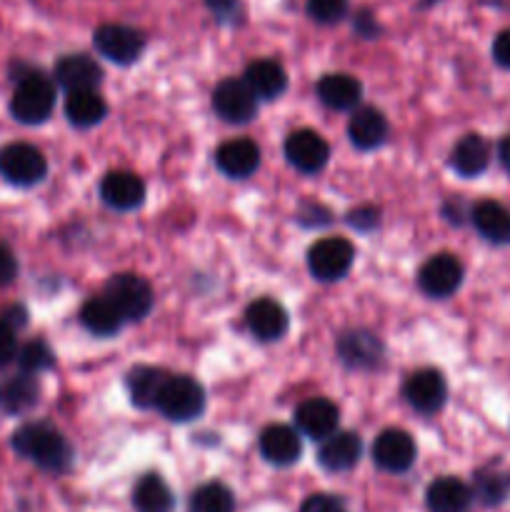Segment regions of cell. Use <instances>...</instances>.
<instances>
[{"mask_svg":"<svg viewBox=\"0 0 510 512\" xmlns=\"http://www.w3.org/2000/svg\"><path fill=\"white\" fill-rule=\"evenodd\" d=\"M18 365H20V373H28V375H38L43 370H50L55 363V355L53 350L48 348V343L43 340H30L25 343L23 348L18 350Z\"/></svg>","mask_w":510,"mask_h":512,"instance_id":"836d02e7","label":"cell"},{"mask_svg":"<svg viewBox=\"0 0 510 512\" xmlns=\"http://www.w3.org/2000/svg\"><path fill=\"white\" fill-rule=\"evenodd\" d=\"M445 398H448V385L443 375L433 368L415 370L405 383V400L410 408L423 415L438 413L445 405Z\"/></svg>","mask_w":510,"mask_h":512,"instance_id":"7c38bea8","label":"cell"},{"mask_svg":"<svg viewBox=\"0 0 510 512\" xmlns=\"http://www.w3.org/2000/svg\"><path fill=\"white\" fill-rule=\"evenodd\" d=\"M355 248L348 238H323L308 250V270L315 280L335 283L350 270Z\"/></svg>","mask_w":510,"mask_h":512,"instance_id":"5b68a950","label":"cell"},{"mask_svg":"<svg viewBox=\"0 0 510 512\" xmlns=\"http://www.w3.org/2000/svg\"><path fill=\"white\" fill-rule=\"evenodd\" d=\"M498 158H500V165H503V168L510 173V135H508V138L500 140V145H498Z\"/></svg>","mask_w":510,"mask_h":512,"instance_id":"7bdbcfd3","label":"cell"},{"mask_svg":"<svg viewBox=\"0 0 510 512\" xmlns=\"http://www.w3.org/2000/svg\"><path fill=\"white\" fill-rule=\"evenodd\" d=\"M55 108L53 80L40 73H25L18 78L15 93L10 98V115L18 123L38 125L50 118Z\"/></svg>","mask_w":510,"mask_h":512,"instance_id":"7a4b0ae2","label":"cell"},{"mask_svg":"<svg viewBox=\"0 0 510 512\" xmlns=\"http://www.w3.org/2000/svg\"><path fill=\"white\" fill-rule=\"evenodd\" d=\"M155 408L173 423H188L205 408L203 385L190 375H168Z\"/></svg>","mask_w":510,"mask_h":512,"instance_id":"3957f363","label":"cell"},{"mask_svg":"<svg viewBox=\"0 0 510 512\" xmlns=\"http://www.w3.org/2000/svg\"><path fill=\"white\" fill-rule=\"evenodd\" d=\"M300 512H348L345 503L335 495L328 493H318V495H310L303 505H300Z\"/></svg>","mask_w":510,"mask_h":512,"instance_id":"d590c367","label":"cell"},{"mask_svg":"<svg viewBox=\"0 0 510 512\" xmlns=\"http://www.w3.org/2000/svg\"><path fill=\"white\" fill-rule=\"evenodd\" d=\"M475 230L483 235L488 243L505 245L510 243V210L495 200H483L470 213Z\"/></svg>","mask_w":510,"mask_h":512,"instance_id":"d4e9b609","label":"cell"},{"mask_svg":"<svg viewBox=\"0 0 510 512\" xmlns=\"http://www.w3.org/2000/svg\"><path fill=\"white\" fill-rule=\"evenodd\" d=\"M15 453L33 460L48 473H63L73 463V450L68 440L48 423H25L13 433Z\"/></svg>","mask_w":510,"mask_h":512,"instance_id":"6da1fadb","label":"cell"},{"mask_svg":"<svg viewBox=\"0 0 510 512\" xmlns=\"http://www.w3.org/2000/svg\"><path fill=\"white\" fill-rule=\"evenodd\" d=\"M105 110L108 108L98 90H80V93H68L65 98V115L75 128H93L105 118Z\"/></svg>","mask_w":510,"mask_h":512,"instance_id":"4dcf8cb0","label":"cell"},{"mask_svg":"<svg viewBox=\"0 0 510 512\" xmlns=\"http://www.w3.org/2000/svg\"><path fill=\"white\" fill-rule=\"evenodd\" d=\"M350 143L360 150H375L388 138V120L378 108H355L353 118L348 123Z\"/></svg>","mask_w":510,"mask_h":512,"instance_id":"ffe728a7","label":"cell"},{"mask_svg":"<svg viewBox=\"0 0 510 512\" xmlns=\"http://www.w3.org/2000/svg\"><path fill=\"white\" fill-rule=\"evenodd\" d=\"M105 298L120 310L125 320H143L153 308V288L133 273L113 275L105 285Z\"/></svg>","mask_w":510,"mask_h":512,"instance_id":"277c9868","label":"cell"},{"mask_svg":"<svg viewBox=\"0 0 510 512\" xmlns=\"http://www.w3.org/2000/svg\"><path fill=\"white\" fill-rule=\"evenodd\" d=\"M315 90H318L320 103L328 105V108H333V110L358 108L360 95H363V88H360L358 78H353V75H348V73L323 75Z\"/></svg>","mask_w":510,"mask_h":512,"instance_id":"cb8c5ba5","label":"cell"},{"mask_svg":"<svg viewBox=\"0 0 510 512\" xmlns=\"http://www.w3.org/2000/svg\"><path fill=\"white\" fill-rule=\"evenodd\" d=\"M133 505L138 512H170L175 508L173 490L160 475L148 473L133 488Z\"/></svg>","mask_w":510,"mask_h":512,"instance_id":"f546056e","label":"cell"},{"mask_svg":"<svg viewBox=\"0 0 510 512\" xmlns=\"http://www.w3.org/2000/svg\"><path fill=\"white\" fill-rule=\"evenodd\" d=\"M348 13V0H308V15L315 23H338Z\"/></svg>","mask_w":510,"mask_h":512,"instance_id":"e575fe53","label":"cell"},{"mask_svg":"<svg viewBox=\"0 0 510 512\" xmlns=\"http://www.w3.org/2000/svg\"><path fill=\"white\" fill-rule=\"evenodd\" d=\"M213 110L225 123L243 125L258 115V98L243 78H225L213 90Z\"/></svg>","mask_w":510,"mask_h":512,"instance_id":"52a82bcc","label":"cell"},{"mask_svg":"<svg viewBox=\"0 0 510 512\" xmlns=\"http://www.w3.org/2000/svg\"><path fill=\"white\" fill-rule=\"evenodd\" d=\"M378 215L375 208H358L348 215V223L358 230H373L378 225Z\"/></svg>","mask_w":510,"mask_h":512,"instance_id":"ab89813d","label":"cell"},{"mask_svg":"<svg viewBox=\"0 0 510 512\" xmlns=\"http://www.w3.org/2000/svg\"><path fill=\"white\" fill-rule=\"evenodd\" d=\"M243 80L258 100H273L288 88V73H285V68L278 60L268 58L253 60V63L245 68Z\"/></svg>","mask_w":510,"mask_h":512,"instance_id":"7402d4cb","label":"cell"},{"mask_svg":"<svg viewBox=\"0 0 510 512\" xmlns=\"http://www.w3.org/2000/svg\"><path fill=\"white\" fill-rule=\"evenodd\" d=\"M363 453V443L355 433H333L328 440H323L318 450V460L330 473H345L355 468Z\"/></svg>","mask_w":510,"mask_h":512,"instance_id":"44dd1931","label":"cell"},{"mask_svg":"<svg viewBox=\"0 0 510 512\" xmlns=\"http://www.w3.org/2000/svg\"><path fill=\"white\" fill-rule=\"evenodd\" d=\"M490 163V145L485 143V138L470 133L465 138L458 140V145L453 148V155H450V165L458 175L463 178H478Z\"/></svg>","mask_w":510,"mask_h":512,"instance_id":"484cf974","label":"cell"},{"mask_svg":"<svg viewBox=\"0 0 510 512\" xmlns=\"http://www.w3.org/2000/svg\"><path fill=\"white\" fill-rule=\"evenodd\" d=\"M0 323H5L10 330L18 333L23 325H28V310H25L23 305H10V308H5L3 313H0Z\"/></svg>","mask_w":510,"mask_h":512,"instance_id":"60d3db41","label":"cell"},{"mask_svg":"<svg viewBox=\"0 0 510 512\" xmlns=\"http://www.w3.org/2000/svg\"><path fill=\"white\" fill-rule=\"evenodd\" d=\"M93 43L103 58H108L110 63H118V65L135 63V60L143 55V48H145L143 33L130 28V25H120V23L100 25L93 35Z\"/></svg>","mask_w":510,"mask_h":512,"instance_id":"ba28073f","label":"cell"},{"mask_svg":"<svg viewBox=\"0 0 510 512\" xmlns=\"http://www.w3.org/2000/svg\"><path fill=\"white\" fill-rule=\"evenodd\" d=\"M205 3H208V8L213 10V15L218 20H228V23L238 20L240 0H205Z\"/></svg>","mask_w":510,"mask_h":512,"instance_id":"f35d334b","label":"cell"},{"mask_svg":"<svg viewBox=\"0 0 510 512\" xmlns=\"http://www.w3.org/2000/svg\"><path fill=\"white\" fill-rule=\"evenodd\" d=\"M40 385L35 375L18 373L0 385V410L10 415H23L38 403Z\"/></svg>","mask_w":510,"mask_h":512,"instance_id":"4316f807","label":"cell"},{"mask_svg":"<svg viewBox=\"0 0 510 512\" xmlns=\"http://www.w3.org/2000/svg\"><path fill=\"white\" fill-rule=\"evenodd\" d=\"M493 58L495 63L503 65V68H510V30H503V33L495 38Z\"/></svg>","mask_w":510,"mask_h":512,"instance_id":"b9f144b4","label":"cell"},{"mask_svg":"<svg viewBox=\"0 0 510 512\" xmlns=\"http://www.w3.org/2000/svg\"><path fill=\"white\" fill-rule=\"evenodd\" d=\"M415 453H418L415 440L400 428L383 430L373 445L375 465L385 473H405V470H410L415 463Z\"/></svg>","mask_w":510,"mask_h":512,"instance_id":"30bf717a","label":"cell"},{"mask_svg":"<svg viewBox=\"0 0 510 512\" xmlns=\"http://www.w3.org/2000/svg\"><path fill=\"white\" fill-rule=\"evenodd\" d=\"M285 158L300 173H318L325 168L330 158V148L325 143V138L315 130H295L285 140Z\"/></svg>","mask_w":510,"mask_h":512,"instance_id":"8fae6325","label":"cell"},{"mask_svg":"<svg viewBox=\"0 0 510 512\" xmlns=\"http://www.w3.org/2000/svg\"><path fill=\"white\" fill-rule=\"evenodd\" d=\"M300 435L298 430L290 428V425H268V428L260 433V453L268 463L280 465H293L300 458Z\"/></svg>","mask_w":510,"mask_h":512,"instance_id":"ac0fdd59","label":"cell"},{"mask_svg":"<svg viewBox=\"0 0 510 512\" xmlns=\"http://www.w3.org/2000/svg\"><path fill=\"white\" fill-rule=\"evenodd\" d=\"M475 495L483 505H500L510 495V473L500 468H483L475 473Z\"/></svg>","mask_w":510,"mask_h":512,"instance_id":"1f68e13d","label":"cell"},{"mask_svg":"<svg viewBox=\"0 0 510 512\" xmlns=\"http://www.w3.org/2000/svg\"><path fill=\"white\" fill-rule=\"evenodd\" d=\"M245 323H248L250 333L263 343H273L288 333V313L273 298H260L250 303L245 310Z\"/></svg>","mask_w":510,"mask_h":512,"instance_id":"5bb4252c","label":"cell"},{"mask_svg":"<svg viewBox=\"0 0 510 512\" xmlns=\"http://www.w3.org/2000/svg\"><path fill=\"white\" fill-rule=\"evenodd\" d=\"M338 355L348 368L368 370L380 363V358H383V345L368 330H350V333H345L340 338Z\"/></svg>","mask_w":510,"mask_h":512,"instance_id":"d6986e66","label":"cell"},{"mask_svg":"<svg viewBox=\"0 0 510 512\" xmlns=\"http://www.w3.org/2000/svg\"><path fill=\"white\" fill-rule=\"evenodd\" d=\"M425 503H428L430 512H465L473 503V490L463 480L445 475V478L430 483Z\"/></svg>","mask_w":510,"mask_h":512,"instance_id":"603a6c76","label":"cell"},{"mask_svg":"<svg viewBox=\"0 0 510 512\" xmlns=\"http://www.w3.org/2000/svg\"><path fill=\"white\" fill-rule=\"evenodd\" d=\"M165 380H168V373L160 368H153V365H138V368L130 370L128 378H125V385H128L133 405H138V408H155Z\"/></svg>","mask_w":510,"mask_h":512,"instance_id":"83f0119b","label":"cell"},{"mask_svg":"<svg viewBox=\"0 0 510 512\" xmlns=\"http://www.w3.org/2000/svg\"><path fill=\"white\" fill-rule=\"evenodd\" d=\"M235 498L223 483H205L190 495V512H233Z\"/></svg>","mask_w":510,"mask_h":512,"instance_id":"d6a6232c","label":"cell"},{"mask_svg":"<svg viewBox=\"0 0 510 512\" xmlns=\"http://www.w3.org/2000/svg\"><path fill=\"white\" fill-rule=\"evenodd\" d=\"M18 340H15V330H10L8 325L0 323V368H5L8 363H13L18 358Z\"/></svg>","mask_w":510,"mask_h":512,"instance_id":"8d00e7d4","label":"cell"},{"mask_svg":"<svg viewBox=\"0 0 510 512\" xmlns=\"http://www.w3.org/2000/svg\"><path fill=\"white\" fill-rule=\"evenodd\" d=\"M463 283V265L455 255L438 253L423 263L418 273V285L428 298H450Z\"/></svg>","mask_w":510,"mask_h":512,"instance_id":"9c48e42d","label":"cell"},{"mask_svg":"<svg viewBox=\"0 0 510 512\" xmlns=\"http://www.w3.org/2000/svg\"><path fill=\"white\" fill-rule=\"evenodd\" d=\"M80 323L85 325L88 333L98 335V338H110V335H115L123 328L125 318L105 295H100V298H90L83 305V310H80Z\"/></svg>","mask_w":510,"mask_h":512,"instance_id":"f1b7e54d","label":"cell"},{"mask_svg":"<svg viewBox=\"0 0 510 512\" xmlns=\"http://www.w3.org/2000/svg\"><path fill=\"white\" fill-rule=\"evenodd\" d=\"M215 165L228 178L243 180L253 175L260 165V148L248 138H233L223 143L215 153Z\"/></svg>","mask_w":510,"mask_h":512,"instance_id":"e0dca14e","label":"cell"},{"mask_svg":"<svg viewBox=\"0 0 510 512\" xmlns=\"http://www.w3.org/2000/svg\"><path fill=\"white\" fill-rule=\"evenodd\" d=\"M340 413L328 398H308L295 408V425L310 440H328L338 433Z\"/></svg>","mask_w":510,"mask_h":512,"instance_id":"4fadbf2b","label":"cell"},{"mask_svg":"<svg viewBox=\"0 0 510 512\" xmlns=\"http://www.w3.org/2000/svg\"><path fill=\"white\" fill-rule=\"evenodd\" d=\"M100 198L113 210H135L145 200V183L135 173L115 170L105 175L100 183Z\"/></svg>","mask_w":510,"mask_h":512,"instance_id":"9a60e30c","label":"cell"},{"mask_svg":"<svg viewBox=\"0 0 510 512\" xmlns=\"http://www.w3.org/2000/svg\"><path fill=\"white\" fill-rule=\"evenodd\" d=\"M18 275V260L8 245L0 243V285H10Z\"/></svg>","mask_w":510,"mask_h":512,"instance_id":"74e56055","label":"cell"},{"mask_svg":"<svg viewBox=\"0 0 510 512\" xmlns=\"http://www.w3.org/2000/svg\"><path fill=\"white\" fill-rule=\"evenodd\" d=\"M48 173V160L35 145L13 143L0 150V175L13 185H35Z\"/></svg>","mask_w":510,"mask_h":512,"instance_id":"8992f818","label":"cell"},{"mask_svg":"<svg viewBox=\"0 0 510 512\" xmlns=\"http://www.w3.org/2000/svg\"><path fill=\"white\" fill-rule=\"evenodd\" d=\"M103 70L90 55H65L55 63V83L68 93H80V90L98 88Z\"/></svg>","mask_w":510,"mask_h":512,"instance_id":"2e32d148","label":"cell"}]
</instances>
